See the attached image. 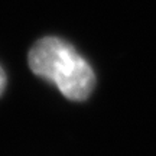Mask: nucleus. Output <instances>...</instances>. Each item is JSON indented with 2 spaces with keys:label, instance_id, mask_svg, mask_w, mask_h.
I'll return each instance as SVG.
<instances>
[{
  "label": "nucleus",
  "instance_id": "f257e3e1",
  "mask_svg": "<svg viewBox=\"0 0 156 156\" xmlns=\"http://www.w3.org/2000/svg\"><path fill=\"white\" fill-rule=\"evenodd\" d=\"M29 68L55 85L64 97L84 101L95 85L94 71L71 44L56 36H45L30 48Z\"/></svg>",
  "mask_w": 156,
  "mask_h": 156
},
{
  "label": "nucleus",
  "instance_id": "f03ea898",
  "mask_svg": "<svg viewBox=\"0 0 156 156\" xmlns=\"http://www.w3.org/2000/svg\"><path fill=\"white\" fill-rule=\"evenodd\" d=\"M6 81H7V78H6V74L3 71V68L0 67V95L3 94V91L6 88Z\"/></svg>",
  "mask_w": 156,
  "mask_h": 156
}]
</instances>
